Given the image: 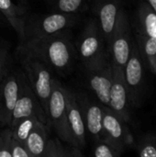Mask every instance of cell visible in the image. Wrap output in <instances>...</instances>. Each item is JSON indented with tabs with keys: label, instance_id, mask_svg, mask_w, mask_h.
I'll return each mask as SVG.
<instances>
[{
	"label": "cell",
	"instance_id": "obj_10",
	"mask_svg": "<svg viewBox=\"0 0 156 157\" xmlns=\"http://www.w3.org/2000/svg\"><path fill=\"white\" fill-rule=\"evenodd\" d=\"M30 116H34L38 118L40 121H42L49 127L48 118L46 116V113L44 112L36 95L32 91L25 75V79L21 86L18 98L17 100L16 106L12 112V117H11L9 127L13 126L19 120L27 118V117H30Z\"/></svg>",
	"mask_w": 156,
	"mask_h": 157
},
{
	"label": "cell",
	"instance_id": "obj_19",
	"mask_svg": "<svg viewBox=\"0 0 156 157\" xmlns=\"http://www.w3.org/2000/svg\"><path fill=\"white\" fill-rule=\"evenodd\" d=\"M83 153L81 149L64 145L58 138H49L41 157H81Z\"/></svg>",
	"mask_w": 156,
	"mask_h": 157
},
{
	"label": "cell",
	"instance_id": "obj_23",
	"mask_svg": "<svg viewBox=\"0 0 156 157\" xmlns=\"http://www.w3.org/2000/svg\"><path fill=\"white\" fill-rule=\"evenodd\" d=\"M122 152L121 148L106 138L97 141L93 149V154L96 157H118Z\"/></svg>",
	"mask_w": 156,
	"mask_h": 157
},
{
	"label": "cell",
	"instance_id": "obj_20",
	"mask_svg": "<svg viewBox=\"0 0 156 157\" xmlns=\"http://www.w3.org/2000/svg\"><path fill=\"white\" fill-rule=\"evenodd\" d=\"M135 40L143 60H145L151 70L156 73V38L146 37L136 32Z\"/></svg>",
	"mask_w": 156,
	"mask_h": 157
},
{
	"label": "cell",
	"instance_id": "obj_2",
	"mask_svg": "<svg viewBox=\"0 0 156 157\" xmlns=\"http://www.w3.org/2000/svg\"><path fill=\"white\" fill-rule=\"evenodd\" d=\"M106 40L97 19H89L79 37L76 45L84 68H97L110 63V56Z\"/></svg>",
	"mask_w": 156,
	"mask_h": 157
},
{
	"label": "cell",
	"instance_id": "obj_26",
	"mask_svg": "<svg viewBox=\"0 0 156 157\" xmlns=\"http://www.w3.org/2000/svg\"><path fill=\"white\" fill-rule=\"evenodd\" d=\"M9 52L6 46L0 45V82L8 71Z\"/></svg>",
	"mask_w": 156,
	"mask_h": 157
},
{
	"label": "cell",
	"instance_id": "obj_7",
	"mask_svg": "<svg viewBox=\"0 0 156 157\" xmlns=\"http://www.w3.org/2000/svg\"><path fill=\"white\" fill-rule=\"evenodd\" d=\"M25 79L23 70L7 71L0 82V124L9 127L12 112Z\"/></svg>",
	"mask_w": 156,
	"mask_h": 157
},
{
	"label": "cell",
	"instance_id": "obj_32",
	"mask_svg": "<svg viewBox=\"0 0 156 157\" xmlns=\"http://www.w3.org/2000/svg\"><path fill=\"white\" fill-rule=\"evenodd\" d=\"M155 74H156V73H155Z\"/></svg>",
	"mask_w": 156,
	"mask_h": 157
},
{
	"label": "cell",
	"instance_id": "obj_22",
	"mask_svg": "<svg viewBox=\"0 0 156 157\" xmlns=\"http://www.w3.org/2000/svg\"><path fill=\"white\" fill-rule=\"evenodd\" d=\"M91 0H55L51 5L54 11L81 14L90 8Z\"/></svg>",
	"mask_w": 156,
	"mask_h": 157
},
{
	"label": "cell",
	"instance_id": "obj_31",
	"mask_svg": "<svg viewBox=\"0 0 156 157\" xmlns=\"http://www.w3.org/2000/svg\"><path fill=\"white\" fill-rule=\"evenodd\" d=\"M22 1H23V0H22Z\"/></svg>",
	"mask_w": 156,
	"mask_h": 157
},
{
	"label": "cell",
	"instance_id": "obj_15",
	"mask_svg": "<svg viewBox=\"0 0 156 157\" xmlns=\"http://www.w3.org/2000/svg\"><path fill=\"white\" fill-rule=\"evenodd\" d=\"M65 98L67 107V119L70 130L79 149H83L86 144V130L83 115L77 103L74 91L65 86Z\"/></svg>",
	"mask_w": 156,
	"mask_h": 157
},
{
	"label": "cell",
	"instance_id": "obj_4",
	"mask_svg": "<svg viewBox=\"0 0 156 157\" xmlns=\"http://www.w3.org/2000/svg\"><path fill=\"white\" fill-rule=\"evenodd\" d=\"M80 19V14L53 11L46 15L27 16L24 25L23 40L41 38L70 29ZM21 41V42H22Z\"/></svg>",
	"mask_w": 156,
	"mask_h": 157
},
{
	"label": "cell",
	"instance_id": "obj_9",
	"mask_svg": "<svg viewBox=\"0 0 156 157\" xmlns=\"http://www.w3.org/2000/svg\"><path fill=\"white\" fill-rule=\"evenodd\" d=\"M140 50L134 40L130 57L124 68V76L129 91V98L131 104L139 107L142 100L143 62Z\"/></svg>",
	"mask_w": 156,
	"mask_h": 157
},
{
	"label": "cell",
	"instance_id": "obj_18",
	"mask_svg": "<svg viewBox=\"0 0 156 157\" xmlns=\"http://www.w3.org/2000/svg\"><path fill=\"white\" fill-rule=\"evenodd\" d=\"M138 27L136 32L146 37L156 38V11L144 0L137 10Z\"/></svg>",
	"mask_w": 156,
	"mask_h": 157
},
{
	"label": "cell",
	"instance_id": "obj_16",
	"mask_svg": "<svg viewBox=\"0 0 156 157\" xmlns=\"http://www.w3.org/2000/svg\"><path fill=\"white\" fill-rule=\"evenodd\" d=\"M26 12L25 8L15 5L12 0H0V13L17 32L19 42L23 40Z\"/></svg>",
	"mask_w": 156,
	"mask_h": 157
},
{
	"label": "cell",
	"instance_id": "obj_14",
	"mask_svg": "<svg viewBox=\"0 0 156 157\" xmlns=\"http://www.w3.org/2000/svg\"><path fill=\"white\" fill-rule=\"evenodd\" d=\"M102 109L105 138L124 151L126 146L132 144V136L125 124L126 122L112 111L110 108L103 105Z\"/></svg>",
	"mask_w": 156,
	"mask_h": 157
},
{
	"label": "cell",
	"instance_id": "obj_11",
	"mask_svg": "<svg viewBox=\"0 0 156 157\" xmlns=\"http://www.w3.org/2000/svg\"><path fill=\"white\" fill-rule=\"evenodd\" d=\"M84 71L86 84L95 94L98 102L108 107L110 89L113 81L111 62L97 68H84Z\"/></svg>",
	"mask_w": 156,
	"mask_h": 157
},
{
	"label": "cell",
	"instance_id": "obj_28",
	"mask_svg": "<svg viewBox=\"0 0 156 157\" xmlns=\"http://www.w3.org/2000/svg\"><path fill=\"white\" fill-rule=\"evenodd\" d=\"M145 1L156 11V0H145Z\"/></svg>",
	"mask_w": 156,
	"mask_h": 157
},
{
	"label": "cell",
	"instance_id": "obj_25",
	"mask_svg": "<svg viewBox=\"0 0 156 157\" xmlns=\"http://www.w3.org/2000/svg\"><path fill=\"white\" fill-rule=\"evenodd\" d=\"M138 154L142 157H156V138L143 139L138 147Z\"/></svg>",
	"mask_w": 156,
	"mask_h": 157
},
{
	"label": "cell",
	"instance_id": "obj_24",
	"mask_svg": "<svg viewBox=\"0 0 156 157\" xmlns=\"http://www.w3.org/2000/svg\"><path fill=\"white\" fill-rule=\"evenodd\" d=\"M12 139V131L9 127L0 132V157H11Z\"/></svg>",
	"mask_w": 156,
	"mask_h": 157
},
{
	"label": "cell",
	"instance_id": "obj_29",
	"mask_svg": "<svg viewBox=\"0 0 156 157\" xmlns=\"http://www.w3.org/2000/svg\"><path fill=\"white\" fill-rule=\"evenodd\" d=\"M6 18H5V17H3V15L0 13V28L5 24V22H6Z\"/></svg>",
	"mask_w": 156,
	"mask_h": 157
},
{
	"label": "cell",
	"instance_id": "obj_13",
	"mask_svg": "<svg viewBox=\"0 0 156 157\" xmlns=\"http://www.w3.org/2000/svg\"><path fill=\"white\" fill-rule=\"evenodd\" d=\"M112 64V63H111ZM113 81L110 89L108 108L114 111L125 122L130 121L129 105L131 103L129 91L125 81L124 70L112 64Z\"/></svg>",
	"mask_w": 156,
	"mask_h": 157
},
{
	"label": "cell",
	"instance_id": "obj_30",
	"mask_svg": "<svg viewBox=\"0 0 156 157\" xmlns=\"http://www.w3.org/2000/svg\"><path fill=\"white\" fill-rule=\"evenodd\" d=\"M47 2H48V3H49L50 5H52V4H53V3L55 2V0H47Z\"/></svg>",
	"mask_w": 156,
	"mask_h": 157
},
{
	"label": "cell",
	"instance_id": "obj_8",
	"mask_svg": "<svg viewBox=\"0 0 156 157\" xmlns=\"http://www.w3.org/2000/svg\"><path fill=\"white\" fill-rule=\"evenodd\" d=\"M74 94L83 115L86 132L96 142L105 139L103 128V105L91 98L86 91H74Z\"/></svg>",
	"mask_w": 156,
	"mask_h": 157
},
{
	"label": "cell",
	"instance_id": "obj_6",
	"mask_svg": "<svg viewBox=\"0 0 156 157\" xmlns=\"http://www.w3.org/2000/svg\"><path fill=\"white\" fill-rule=\"evenodd\" d=\"M133 41L134 39L131 35L128 16L124 8H122L108 43V50L112 64L124 70L131 54Z\"/></svg>",
	"mask_w": 156,
	"mask_h": 157
},
{
	"label": "cell",
	"instance_id": "obj_12",
	"mask_svg": "<svg viewBox=\"0 0 156 157\" xmlns=\"http://www.w3.org/2000/svg\"><path fill=\"white\" fill-rule=\"evenodd\" d=\"M122 0H91L90 8L104 35L107 46L115 28L120 10L123 8Z\"/></svg>",
	"mask_w": 156,
	"mask_h": 157
},
{
	"label": "cell",
	"instance_id": "obj_17",
	"mask_svg": "<svg viewBox=\"0 0 156 157\" xmlns=\"http://www.w3.org/2000/svg\"><path fill=\"white\" fill-rule=\"evenodd\" d=\"M49 130L50 128L42 121H39L36 123L25 144V147L29 153L30 157H41L50 138Z\"/></svg>",
	"mask_w": 156,
	"mask_h": 157
},
{
	"label": "cell",
	"instance_id": "obj_1",
	"mask_svg": "<svg viewBox=\"0 0 156 157\" xmlns=\"http://www.w3.org/2000/svg\"><path fill=\"white\" fill-rule=\"evenodd\" d=\"M17 53L31 55L59 75L68 74L74 65L76 50L69 29L19 42Z\"/></svg>",
	"mask_w": 156,
	"mask_h": 157
},
{
	"label": "cell",
	"instance_id": "obj_21",
	"mask_svg": "<svg viewBox=\"0 0 156 157\" xmlns=\"http://www.w3.org/2000/svg\"><path fill=\"white\" fill-rule=\"evenodd\" d=\"M40 120L34 116L27 117L19 120L13 126L9 127L12 131V135L15 140L25 145L29 134L33 130L34 126Z\"/></svg>",
	"mask_w": 156,
	"mask_h": 157
},
{
	"label": "cell",
	"instance_id": "obj_5",
	"mask_svg": "<svg viewBox=\"0 0 156 157\" xmlns=\"http://www.w3.org/2000/svg\"><path fill=\"white\" fill-rule=\"evenodd\" d=\"M48 122L50 129L54 130L61 141L71 146L77 147L67 119L65 86L56 78L53 81L48 105Z\"/></svg>",
	"mask_w": 156,
	"mask_h": 157
},
{
	"label": "cell",
	"instance_id": "obj_27",
	"mask_svg": "<svg viewBox=\"0 0 156 157\" xmlns=\"http://www.w3.org/2000/svg\"><path fill=\"white\" fill-rule=\"evenodd\" d=\"M11 157H30V155L25 145L13 138L11 143Z\"/></svg>",
	"mask_w": 156,
	"mask_h": 157
},
{
	"label": "cell",
	"instance_id": "obj_3",
	"mask_svg": "<svg viewBox=\"0 0 156 157\" xmlns=\"http://www.w3.org/2000/svg\"><path fill=\"white\" fill-rule=\"evenodd\" d=\"M17 55L26 78L48 118V105L54 81L52 70L31 55L25 53H17Z\"/></svg>",
	"mask_w": 156,
	"mask_h": 157
}]
</instances>
